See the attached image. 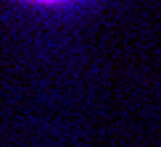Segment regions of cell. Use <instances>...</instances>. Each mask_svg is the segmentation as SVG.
<instances>
[{"instance_id": "1", "label": "cell", "mask_w": 161, "mask_h": 147, "mask_svg": "<svg viewBox=\"0 0 161 147\" xmlns=\"http://www.w3.org/2000/svg\"><path fill=\"white\" fill-rule=\"evenodd\" d=\"M40 3H58V0H40Z\"/></svg>"}]
</instances>
